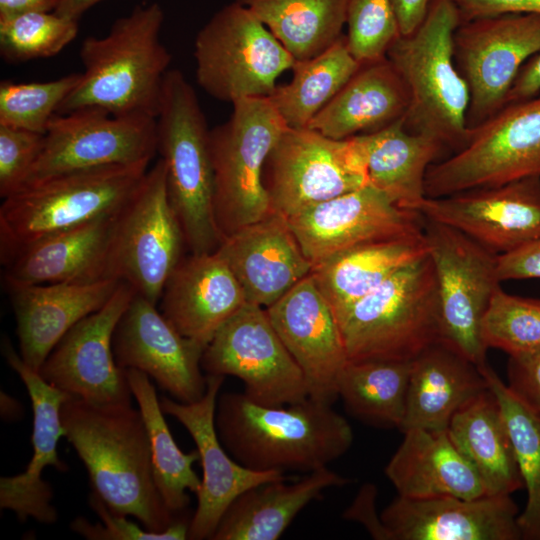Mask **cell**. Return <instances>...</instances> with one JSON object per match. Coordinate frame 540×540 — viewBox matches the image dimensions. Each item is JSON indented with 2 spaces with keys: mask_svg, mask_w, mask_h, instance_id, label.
<instances>
[{
  "mask_svg": "<svg viewBox=\"0 0 540 540\" xmlns=\"http://www.w3.org/2000/svg\"><path fill=\"white\" fill-rule=\"evenodd\" d=\"M61 420L64 437L87 469L92 491L112 512L132 516L155 532L177 520L157 489L139 409L70 397L61 407Z\"/></svg>",
  "mask_w": 540,
  "mask_h": 540,
  "instance_id": "obj_1",
  "label": "cell"
},
{
  "mask_svg": "<svg viewBox=\"0 0 540 540\" xmlns=\"http://www.w3.org/2000/svg\"><path fill=\"white\" fill-rule=\"evenodd\" d=\"M215 427L230 456L255 471L309 473L340 458L353 442L349 422L332 405L309 397L267 407L243 392H224Z\"/></svg>",
  "mask_w": 540,
  "mask_h": 540,
  "instance_id": "obj_2",
  "label": "cell"
},
{
  "mask_svg": "<svg viewBox=\"0 0 540 540\" xmlns=\"http://www.w3.org/2000/svg\"><path fill=\"white\" fill-rule=\"evenodd\" d=\"M164 12L157 2L136 6L102 37L85 38L77 86L57 114L98 108L112 115L157 117L171 54L160 40Z\"/></svg>",
  "mask_w": 540,
  "mask_h": 540,
  "instance_id": "obj_3",
  "label": "cell"
},
{
  "mask_svg": "<svg viewBox=\"0 0 540 540\" xmlns=\"http://www.w3.org/2000/svg\"><path fill=\"white\" fill-rule=\"evenodd\" d=\"M460 24L451 0H431L420 26L400 35L386 53L409 90L405 129L433 137L454 153L469 137V91L453 55V35Z\"/></svg>",
  "mask_w": 540,
  "mask_h": 540,
  "instance_id": "obj_4",
  "label": "cell"
},
{
  "mask_svg": "<svg viewBox=\"0 0 540 540\" xmlns=\"http://www.w3.org/2000/svg\"><path fill=\"white\" fill-rule=\"evenodd\" d=\"M156 127L168 198L186 246L192 254L215 252L222 236L214 210L210 130L193 87L178 69L166 73Z\"/></svg>",
  "mask_w": 540,
  "mask_h": 540,
  "instance_id": "obj_5",
  "label": "cell"
},
{
  "mask_svg": "<svg viewBox=\"0 0 540 540\" xmlns=\"http://www.w3.org/2000/svg\"><path fill=\"white\" fill-rule=\"evenodd\" d=\"M149 163L113 165L53 176L4 198L0 207V257L49 235L117 213L131 198Z\"/></svg>",
  "mask_w": 540,
  "mask_h": 540,
  "instance_id": "obj_6",
  "label": "cell"
},
{
  "mask_svg": "<svg viewBox=\"0 0 540 540\" xmlns=\"http://www.w3.org/2000/svg\"><path fill=\"white\" fill-rule=\"evenodd\" d=\"M337 321L348 361H412L440 341L437 283L430 256L394 273Z\"/></svg>",
  "mask_w": 540,
  "mask_h": 540,
  "instance_id": "obj_7",
  "label": "cell"
},
{
  "mask_svg": "<svg viewBox=\"0 0 540 540\" xmlns=\"http://www.w3.org/2000/svg\"><path fill=\"white\" fill-rule=\"evenodd\" d=\"M232 105L230 118L210 130L214 210L222 240L273 212L263 168L287 128L268 97L245 98Z\"/></svg>",
  "mask_w": 540,
  "mask_h": 540,
  "instance_id": "obj_8",
  "label": "cell"
},
{
  "mask_svg": "<svg viewBox=\"0 0 540 540\" xmlns=\"http://www.w3.org/2000/svg\"><path fill=\"white\" fill-rule=\"evenodd\" d=\"M196 80L210 96L234 103L269 97L295 60L245 6L230 3L200 29L194 43Z\"/></svg>",
  "mask_w": 540,
  "mask_h": 540,
  "instance_id": "obj_9",
  "label": "cell"
},
{
  "mask_svg": "<svg viewBox=\"0 0 540 540\" xmlns=\"http://www.w3.org/2000/svg\"><path fill=\"white\" fill-rule=\"evenodd\" d=\"M526 177H540V93L470 129L461 150L428 168L425 192L437 198Z\"/></svg>",
  "mask_w": 540,
  "mask_h": 540,
  "instance_id": "obj_10",
  "label": "cell"
},
{
  "mask_svg": "<svg viewBox=\"0 0 540 540\" xmlns=\"http://www.w3.org/2000/svg\"><path fill=\"white\" fill-rule=\"evenodd\" d=\"M439 302L440 341L479 368L487 363L481 327L500 287L498 254L450 226L424 218Z\"/></svg>",
  "mask_w": 540,
  "mask_h": 540,
  "instance_id": "obj_11",
  "label": "cell"
},
{
  "mask_svg": "<svg viewBox=\"0 0 540 540\" xmlns=\"http://www.w3.org/2000/svg\"><path fill=\"white\" fill-rule=\"evenodd\" d=\"M263 184L272 211L286 218L369 185L361 136L333 139L287 127L267 156Z\"/></svg>",
  "mask_w": 540,
  "mask_h": 540,
  "instance_id": "obj_12",
  "label": "cell"
},
{
  "mask_svg": "<svg viewBox=\"0 0 540 540\" xmlns=\"http://www.w3.org/2000/svg\"><path fill=\"white\" fill-rule=\"evenodd\" d=\"M180 222L168 198L159 159L117 214L107 259V276L130 284L153 304L183 258Z\"/></svg>",
  "mask_w": 540,
  "mask_h": 540,
  "instance_id": "obj_13",
  "label": "cell"
},
{
  "mask_svg": "<svg viewBox=\"0 0 540 540\" xmlns=\"http://www.w3.org/2000/svg\"><path fill=\"white\" fill-rule=\"evenodd\" d=\"M201 367L207 375L234 376L243 393L267 407L297 403L309 397L304 374L264 307L245 302L205 347Z\"/></svg>",
  "mask_w": 540,
  "mask_h": 540,
  "instance_id": "obj_14",
  "label": "cell"
},
{
  "mask_svg": "<svg viewBox=\"0 0 540 540\" xmlns=\"http://www.w3.org/2000/svg\"><path fill=\"white\" fill-rule=\"evenodd\" d=\"M539 50V14L482 17L457 27L453 55L469 91V130L505 105L520 69Z\"/></svg>",
  "mask_w": 540,
  "mask_h": 540,
  "instance_id": "obj_15",
  "label": "cell"
},
{
  "mask_svg": "<svg viewBox=\"0 0 540 540\" xmlns=\"http://www.w3.org/2000/svg\"><path fill=\"white\" fill-rule=\"evenodd\" d=\"M156 152L154 117L117 116L98 108L55 114L23 187L73 171L150 163Z\"/></svg>",
  "mask_w": 540,
  "mask_h": 540,
  "instance_id": "obj_16",
  "label": "cell"
},
{
  "mask_svg": "<svg viewBox=\"0 0 540 540\" xmlns=\"http://www.w3.org/2000/svg\"><path fill=\"white\" fill-rule=\"evenodd\" d=\"M135 294L130 284L121 281L101 309L75 324L56 344L39 370L42 378L92 404H131L126 370L116 363L112 340Z\"/></svg>",
  "mask_w": 540,
  "mask_h": 540,
  "instance_id": "obj_17",
  "label": "cell"
},
{
  "mask_svg": "<svg viewBox=\"0 0 540 540\" xmlns=\"http://www.w3.org/2000/svg\"><path fill=\"white\" fill-rule=\"evenodd\" d=\"M420 214L500 255L540 237V177L426 197Z\"/></svg>",
  "mask_w": 540,
  "mask_h": 540,
  "instance_id": "obj_18",
  "label": "cell"
},
{
  "mask_svg": "<svg viewBox=\"0 0 540 540\" xmlns=\"http://www.w3.org/2000/svg\"><path fill=\"white\" fill-rule=\"evenodd\" d=\"M225 376L207 375L204 396L192 403L161 397L163 412L179 421L191 435L202 467L197 508L189 520L188 539H212L232 501L244 491L270 481L286 479L278 471L251 470L233 459L215 427L216 404Z\"/></svg>",
  "mask_w": 540,
  "mask_h": 540,
  "instance_id": "obj_19",
  "label": "cell"
},
{
  "mask_svg": "<svg viewBox=\"0 0 540 540\" xmlns=\"http://www.w3.org/2000/svg\"><path fill=\"white\" fill-rule=\"evenodd\" d=\"M112 347L120 368L142 371L175 400L192 403L204 396L205 348L181 335L143 296L136 293L121 316Z\"/></svg>",
  "mask_w": 540,
  "mask_h": 540,
  "instance_id": "obj_20",
  "label": "cell"
},
{
  "mask_svg": "<svg viewBox=\"0 0 540 540\" xmlns=\"http://www.w3.org/2000/svg\"><path fill=\"white\" fill-rule=\"evenodd\" d=\"M287 220L313 266L366 242L424 230L419 212L399 208L371 185L312 205Z\"/></svg>",
  "mask_w": 540,
  "mask_h": 540,
  "instance_id": "obj_21",
  "label": "cell"
},
{
  "mask_svg": "<svg viewBox=\"0 0 540 540\" xmlns=\"http://www.w3.org/2000/svg\"><path fill=\"white\" fill-rule=\"evenodd\" d=\"M265 309L304 374L309 398L332 405L348 357L337 318L312 275Z\"/></svg>",
  "mask_w": 540,
  "mask_h": 540,
  "instance_id": "obj_22",
  "label": "cell"
},
{
  "mask_svg": "<svg viewBox=\"0 0 540 540\" xmlns=\"http://www.w3.org/2000/svg\"><path fill=\"white\" fill-rule=\"evenodd\" d=\"M2 352L24 383L31 400L33 454L25 471L1 477L0 507L14 512L19 521L33 518L40 523L52 524L57 520V511L51 504L52 488L42 479V472L47 466L60 472L68 469L59 457L57 446L60 438L64 437L61 407L72 396L46 382L39 372L22 360L6 339L2 342Z\"/></svg>",
  "mask_w": 540,
  "mask_h": 540,
  "instance_id": "obj_23",
  "label": "cell"
},
{
  "mask_svg": "<svg viewBox=\"0 0 540 540\" xmlns=\"http://www.w3.org/2000/svg\"><path fill=\"white\" fill-rule=\"evenodd\" d=\"M518 508L510 495L465 499L397 496L381 513L391 540H518Z\"/></svg>",
  "mask_w": 540,
  "mask_h": 540,
  "instance_id": "obj_24",
  "label": "cell"
},
{
  "mask_svg": "<svg viewBox=\"0 0 540 540\" xmlns=\"http://www.w3.org/2000/svg\"><path fill=\"white\" fill-rule=\"evenodd\" d=\"M216 252L239 282L246 301L264 308L313 268L287 218L274 211L225 237Z\"/></svg>",
  "mask_w": 540,
  "mask_h": 540,
  "instance_id": "obj_25",
  "label": "cell"
},
{
  "mask_svg": "<svg viewBox=\"0 0 540 540\" xmlns=\"http://www.w3.org/2000/svg\"><path fill=\"white\" fill-rule=\"evenodd\" d=\"M160 299V312L170 324L204 348L246 302L239 282L216 251L183 257Z\"/></svg>",
  "mask_w": 540,
  "mask_h": 540,
  "instance_id": "obj_26",
  "label": "cell"
},
{
  "mask_svg": "<svg viewBox=\"0 0 540 540\" xmlns=\"http://www.w3.org/2000/svg\"><path fill=\"white\" fill-rule=\"evenodd\" d=\"M120 282L105 278L89 283L9 287L22 360L39 372L61 338L83 318L101 309Z\"/></svg>",
  "mask_w": 540,
  "mask_h": 540,
  "instance_id": "obj_27",
  "label": "cell"
},
{
  "mask_svg": "<svg viewBox=\"0 0 540 540\" xmlns=\"http://www.w3.org/2000/svg\"><path fill=\"white\" fill-rule=\"evenodd\" d=\"M118 212L49 235L20 250L4 265L7 288L109 278L107 259Z\"/></svg>",
  "mask_w": 540,
  "mask_h": 540,
  "instance_id": "obj_28",
  "label": "cell"
},
{
  "mask_svg": "<svg viewBox=\"0 0 540 540\" xmlns=\"http://www.w3.org/2000/svg\"><path fill=\"white\" fill-rule=\"evenodd\" d=\"M385 467L398 496L409 499L486 494L472 464L451 440L447 430L408 429Z\"/></svg>",
  "mask_w": 540,
  "mask_h": 540,
  "instance_id": "obj_29",
  "label": "cell"
},
{
  "mask_svg": "<svg viewBox=\"0 0 540 540\" xmlns=\"http://www.w3.org/2000/svg\"><path fill=\"white\" fill-rule=\"evenodd\" d=\"M409 104L407 85L385 56L361 63L307 128L333 139L371 134L403 119Z\"/></svg>",
  "mask_w": 540,
  "mask_h": 540,
  "instance_id": "obj_30",
  "label": "cell"
},
{
  "mask_svg": "<svg viewBox=\"0 0 540 540\" xmlns=\"http://www.w3.org/2000/svg\"><path fill=\"white\" fill-rule=\"evenodd\" d=\"M488 389L477 365L438 341L411 362L405 414L399 429L447 430L453 415Z\"/></svg>",
  "mask_w": 540,
  "mask_h": 540,
  "instance_id": "obj_31",
  "label": "cell"
},
{
  "mask_svg": "<svg viewBox=\"0 0 540 540\" xmlns=\"http://www.w3.org/2000/svg\"><path fill=\"white\" fill-rule=\"evenodd\" d=\"M429 255L423 231L366 242L312 268L311 275L338 319L390 276Z\"/></svg>",
  "mask_w": 540,
  "mask_h": 540,
  "instance_id": "obj_32",
  "label": "cell"
},
{
  "mask_svg": "<svg viewBox=\"0 0 540 540\" xmlns=\"http://www.w3.org/2000/svg\"><path fill=\"white\" fill-rule=\"evenodd\" d=\"M286 480V479H284ZM256 485L237 496L224 512L212 540H276L303 508L331 487L350 483L328 467L293 483Z\"/></svg>",
  "mask_w": 540,
  "mask_h": 540,
  "instance_id": "obj_33",
  "label": "cell"
},
{
  "mask_svg": "<svg viewBox=\"0 0 540 540\" xmlns=\"http://www.w3.org/2000/svg\"><path fill=\"white\" fill-rule=\"evenodd\" d=\"M360 136L369 185L384 193L399 208L419 212L427 197L428 168L446 147L433 137L407 131L404 118Z\"/></svg>",
  "mask_w": 540,
  "mask_h": 540,
  "instance_id": "obj_34",
  "label": "cell"
},
{
  "mask_svg": "<svg viewBox=\"0 0 540 540\" xmlns=\"http://www.w3.org/2000/svg\"><path fill=\"white\" fill-rule=\"evenodd\" d=\"M447 432L477 471L487 495H511L524 487L507 426L490 388L453 415Z\"/></svg>",
  "mask_w": 540,
  "mask_h": 540,
  "instance_id": "obj_35",
  "label": "cell"
},
{
  "mask_svg": "<svg viewBox=\"0 0 540 540\" xmlns=\"http://www.w3.org/2000/svg\"><path fill=\"white\" fill-rule=\"evenodd\" d=\"M247 7L295 61L333 45L346 25L348 0H235Z\"/></svg>",
  "mask_w": 540,
  "mask_h": 540,
  "instance_id": "obj_36",
  "label": "cell"
},
{
  "mask_svg": "<svg viewBox=\"0 0 540 540\" xmlns=\"http://www.w3.org/2000/svg\"><path fill=\"white\" fill-rule=\"evenodd\" d=\"M125 370L147 429L157 489L166 507L176 515L190 504L187 491L196 494L201 486L193 469L194 462L199 461L198 451L184 453L176 444L150 377L136 369Z\"/></svg>",
  "mask_w": 540,
  "mask_h": 540,
  "instance_id": "obj_37",
  "label": "cell"
},
{
  "mask_svg": "<svg viewBox=\"0 0 540 540\" xmlns=\"http://www.w3.org/2000/svg\"><path fill=\"white\" fill-rule=\"evenodd\" d=\"M360 66L343 35L322 53L295 61L291 81L268 98L287 127L307 128Z\"/></svg>",
  "mask_w": 540,
  "mask_h": 540,
  "instance_id": "obj_38",
  "label": "cell"
},
{
  "mask_svg": "<svg viewBox=\"0 0 540 540\" xmlns=\"http://www.w3.org/2000/svg\"><path fill=\"white\" fill-rule=\"evenodd\" d=\"M412 361H348L338 379V396L362 421L402 425Z\"/></svg>",
  "mask_w": 540,
  "mask_h": 540,
  "instance_id": "obj_39",
  "label": "cell"
},
{
  "mask_svg": "<svg viewBox=\"0 0 540 540\" xmlns=\"http://www.w3.org/2000/svg\"><path fill=\"white\" fill-rule=\"evenodd\" d=\"M480 369L499 404L527 491L518 515L522 539L540 540V414L515 397L488 364Z\"/></svg>",
  "mask_w": 540,
  "mask_h": 540,
  "instance_id": "obj_40",
  "label": "cell"
},
{
  "mask_svg": "<svg viewBox=\"0 0 540 540\" xmlns=\"http://www.w3.org/2000/svg\"><path fill=\"white\" fill-rule=\"evenodd\" d=\"M78 21L52 12L0 19V54L10 63L47 58L61 52L78 34Z\"/></svg>",
  "mask_w": 540,
  "mask_h": 540,
  "instance_id": "obj_41",
  "label": "cell"
},
{
  "mask_svg": "<svg viewBox=\"0 0 540 540\" xmlns=\"http://www.w3.org/2000/svg\"><path fill=\"white\" fill-rule=\"evenodd\" d=\"M481 335L485 346L509 356L540 348V298L495 291L484 315Z\"/></svg>",
  "mask_w": 540,
  "mask_h": 540,
  "instance_id": "obj_42",
  "label": "cell"
},
{
  "mask_svg": "<svg viewBox=\"0 0 540 540\" xmlns=\"http://www.w3.org/2000/svg\"><path fill=\"white\" fill-rule=\"evenodd\" d=\"M81 73L32 83H0V125L45 134L62 102L77 86Z\"/></svg>",
  "mask_w": 540,
  "mask_h": 540,
  "instance_id": "obj_43",
  "label": "cell"
},
{
  "mask_svg": "<svg viewBox=\"0 0 540 540\" xmlns=\"http://www.w3.org/2000/svg\"><path fill=\"white\" fill-rule=\"evenodd\" d=\"M346 25L347 45L360 63L385 57L400 36L392 0H348Z\"/></svg>",
  "mask_w": 540,
  "mask_h": 540,
  "instance_id": "obj_44",
  "label": "cell"
},
{
  "mask_svg": "<svg viewBox=\"0 0 540 540\" xmlns=\"http://www.w3.org/2000/svg\"><path fill=\"white\" fill-rule=\"evenodd\" d=\"M89 504L98 515L100 523L92 524L83 517L75 518L70 528L89 540H184L188 539L189 520H175L166 530L150 531L139 526L126 515L112 512L102 499L92 491Z\"/></svg>",
  "mask_w": 540,
  "mask_h": 540,
  "instance_id": "obj_45",
  "label": "cell"
},
{
  "mask_svg": "<svg viewBox=\"0 0 540 540\" xmlns=\"http://www.w3.org/2000/svg\"><path fill=\"white\" fill-rule=\"evenodd\" d=\"M44 135L0 125V195L3 199L27 182L41 153Z\"/></svg>",
  "mask_w": 540,
  "mask_h": 540,
  "instance_id": "obj_46",
  "label": "cell"
},
{
  "mask_svg": "<svg viewBox=\"0 0 540 540\" xmlns=\"http://www.w3.org/2000/svg\"><path fill=\"white\" fill-rule=\"evenodd\" d=\"M507 379L513 395L540 414V348L509 356Z\"/></svg>",
  "mask_w": 540,
  "mask_h": 540,
  "instance_id": "obj_47",
  "label": "cell"
},
{
  "mask_svg": "<svg viewBox=\"0 0 540 540\" xmlns=\"http://www.w3.org/2000/svg\"><path fill=\"white\" fill-rule=\"evenodd\" d=\"M497 274L500 282L540 279V237L514 251L498 255Z\"/></svg>",
  "mask_w": 540,
  "mask_h": 540,
  "instance_id": "obj_48",
  "label": "cell"
},
{
  "mask_svg": "<svg viewBox=\"0 0 540 540\" xmlns=\"http://www.w3.org/2000/svg\"><path fill=\"white\" fill-rule=\"evenodd\" d=\"M461 23L504 14H539L540 0H451Z\"/></svg>",
  "mask_w": 540,
  "mask_h": 540,
  "instance_id": "obj_49",
  "label": "cell"
},
{
  "mask_svg": "<svg viewBox=\"0 0 540 540\" xmlns=\"http://www.w3.org/2000/svg\"><path fill=\"white\" fill-rule=\"evenodd\" d=\"M377 489L373 484L361 487L353 503L345 510L343 517L350 521L360 522L372 538L391 540L390 534L376 511Z\"/></svg>",
  "mask_w": 540,
  "mask_h": 540,
  "instance_id": "obj_50",
  "label": "cell"
},
{
  "mask_svg": "<svg viewBox=\"0 0 540 540\" xmlns=\"http://www.w3.org/2000/svg\"><path fill=\"white\" fill-rule=\"evenodd\" d=\"M540 93V50L520 69L512 85L506 104L528 99ZM504 105V106H505Z\"/></svg>",
  "mask_w": 540,
  "mask_h": 540,
  "instance_id": "obj_51",
  "label": "cell"
},
{
  "mask_svg": "<svg viewBox=\"0 0 540 540\" xmlns=\"http://www.w3.org/2000/svg\"><path fill=\"white\" fill-rule=\"evenodd\" d=\"M400 35H409L423 22L431 0H392Z\"/></svg>",
  "mask_w": 540,
  "mask_h": 540,
  "instance_id": "obj_52",
  "label": "cell"
},
{
  "mask_svg": "<svg viewBox=\"0 0 540 540\" xmlns=\"http://www.w3.org/2000/svg\"><path fill=\"white\" fill-rule=\"evenodd\" d=\"M60 0H0V19L31 12L55 11Z\"/></svg>",
  "mask_w": 540,
  "mask_h": 540,
  "instance_id": "obj_53",
  "label": "cell"
},
{
  "mask_svg": "<svg viewBox=\"0 0 540 540\" xmlns=\"http://www.w3.org/2000/svg\"><path fill=\"white\" fill-rule=\"evenodd\" d=\"M103 0H60L55 13L59 16L78 21L91 7Z\"/></svg>",
  "mask_w": 540,
  "mask_h": 540,
  "instance_id": "obj_54",
  "label": "cell"
},
{
  "mask_svg": "<svg viewBox=\"0 0 540 540\" xmlns=\"http://www.w3.org/2000/svg\"><path fill=\"white\" fill-rule=\"evenodd\" d=\"M8 400L10 403L9 408H1V414L4 418H12L14 416H17L20 408L19 404L16 402L15 399L8 396Z\"/></svg>",
  "mask_w": 540,
  "mask_h": 540,
  "instance_id": "obj_55",
  "label": "cell"
}]
</instances>
